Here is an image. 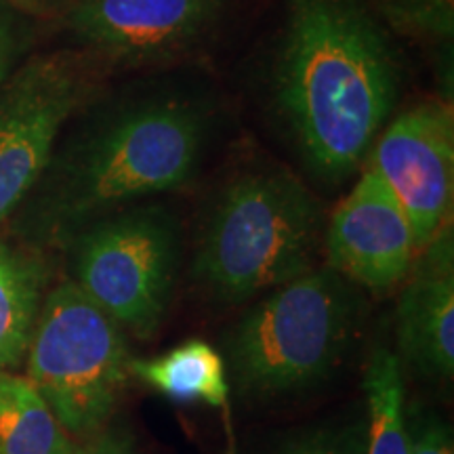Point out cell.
<instances>
[{"label": "cell", "instance_id": "obj_21", "mask_svg": "<svg viewBox=\"0 0 454 454\" xmlns=\"http://www.w3.org/2000/svg\"><path fill=\"white\" fill-rule=\"evenodd\" d=\"M17 13L27 20H61L66 0H7Z\"/></svg>", "mask_w": 454, "mask_h": 454}, {"label": "cell", "instance_id": "obj_13", "mask_svg": "<svg viewBox=\"0 0 454 454\" xmlns=\"http://www.w3.org/2000/svg\"><path fill=\"white\" fill-rule=\"evenodd\" d=\"M47 278L41 253L0 238V372L20 366L27 354Z\"/></svg>", "mask_w": 454, "mask_h": 454}, {"label": "cell", "instance_id": "obj_15", "mask_svg": "<svg viewBox=\"0 0 454 454\" xmlns=\"http://www.w3.org/2000/svg\"><path fill=\"white\" fill-rule=\"evenodd\" d=\"M366 454H408L404 371L387 345H377L364 372Z\"/></svg>", "mask_w": 454, "mask_h": 454}, {"label": "cell", "instance_id": "obj_2", "mask_svg": "<svg viewBox=\"0 0 454 454\" xmlns=\"http://www.w3.org/2000/svg\"><path fill=\"white\" fill-rule=\"evenodd\" d=\"M208 114L179 95L112 101L51 158V217L87 227L145 198L181 190L200 168Z\"/></svg>", "mask_w": 454, "mask_h": 454}, {"label": "cell", "instance_id": "obj_7", "mask_svg": "<svg viewBox=\"0 0 454 454\" xmlns=\"http://www.w3.org/2000/svg\"><path fill=\"white\" fill-rule=\"evenodd\" d=\"M99 64L90 51H51L0 82V225L41 184L59 135L90 104Z\"/></svg>", "mask_w": 454, "mask_h": 454}, {"label": "cell", "instance_id": "obj_20", "mask_svg": "<svg viewBox=\"0 0 454 454\" xmlns=\"http://www.w3.org/2000/svg\"><path fill=\"white\" fill-rule=\"evenodd\" d=\"M76 454H145V450L127 425H106L76 446Z\"/></svg>", "mask_w": 454, "mask_h": 454}, {"label": "cell", "instance_id": "obj_12", "mask_svg": "<svg viewBox=\"0 0 454 454\" xmlns=\"http://www.w3.org/2000/svg\"><path fill=\"white\" fill-rule=\"evenodd\" d=\"M129 372L177 404L219 408L230 425V374L223 356L207 340L192 339L152 360H130Z\"/></svg>", "mask_w": 454, "mask_h": 454}, {"label": "cell", "instance_id": "obj_19", "mask_svg": "<svg viewBox=\"0 0 454 454\" xmlns=\"http://www.w3.org/2000/svg\"><path fill=\"white\" fill-rule=\"evenodd\" d=\"M408 454H454L450 423L434 412H421L408 421Z\"/></svg>", "mask_w": 454, "mask_h": 454}, {"label": "cell", "instance_id": "obj_3", "mask_svg": "<svg viewBox=\"0 0 454 454\" xmlns=\"http://www.w3.org/2000/svg\"><path fill=\"white\" fill-rule=\"evenodd\" d=\"M325 227L320 202L297 175L253 164L213 198L192 274L215 301L242 303L314 270Z\"/></svg>", "mask_w": 454, "mask_h": 454}, {"label": "cell", "instance_id": "obj_18", "mask_svg": "<svg viewBox=\"0 0 454 454\" xmlns=\"http://www.w3.org/2000/svg\"><path fill=\"white\" fill-rule=\"evenodd\" d=\"M32 26L7 0H0V82L15 70L30 47Z\"/></svg>", "mask_w": 454, "mask_h": 454}, {"label": "cell", "instance_id": "obj_6", "mask_svg": "<svg viewBox=\"0 0 454 454\" xmlns=\"http://www.w3.org/2000/svg\"><path fill=\"white\" fill-rule=\"evenodd\" d=\"M179 219L162 204H130L87 227L74 248L78 288L122 331L150 339L179 270Z\"/></svg>", "mask_w": 454, "mask_h": 454}, {"label": "cell", "instance_id": "obj_17", "mask_svg": "<svg viewBox=\"0 0 454 454\" xmlns=\"http://www.w3.org/2000/svg\"><path fill=\"white\" fill-rule=\"evenodd\" d=\"M366 417L294 431L259 454H366Z\"/></svg>", "mask_w": 454, "mask_h": 454}, {"label": "cell", "instance_id": "obj_10", "mask_svg": "<svg viewBox=\"0 0 454 454\" xmlns=\"http://www.w3.org/2000/svg\"><path fill=\"white\" fill-rule=\"evenodd\" d=\"M225 0H66L61 20L99 59L145 64L194 47Z\"/></svg>", "mask_w": 454, "mask_h": 454}, {"label": "cell", "instance_id": "obj_14", "mask_svg": "<svg viewBox=\"0 0 454 454\" xmlns=\"http://www.w3.org/2000/svg\"><path fill=\"white\" fill-rule=\"evenodd\" d=\"M0 454H76L44 397L13 372H0Z\"/></svg>", "mask_w": 454, "mask_h": 454}, {"label": "cell", "instance_id": "obj_11", "mask_svg": "<svg viewBox=\"0 0 454 454\" xmlns=\"http://www.w3.org/2000/svg\"><path fill=\"white\" fill-rule=\"evenodd\" d=\"M397 301V360L425 381L454 377V238L446 225L419 251Z\"/></svg>", "mask_w": 454, "mask_h": 454}, {"label": "cell", "instance_id": "obj_1", "mask_svg": "<svg viewBox=\"0 0 454 454\" xmlns=\"http://www.w3.org/2000/svg\"><path fill=\"white\" fill-rule=\"evenodd\" d=\"M397 95L400 66L366 0H286L274 99L316 177L360 168Z\"/></svg>", "mask_w": 454, "mask_h": 454}, {"label": "cell", "instance_id": "obj_9", "mask_svg": "<svg viewBox=\"0 0 454 454\" xmlns=\"http://www.w3.org/2000/svg\"><path fill=\"white\" fill-rule=\"evenodd\" d=\"M322 244L328 268L372 294L400 286L419 254L406 211L371 167L337 204Z\"/></svg>", "mask_w": 454, "mask_h": 454}, {"label": "cell", "instance_id": "obj_4", "mask_svg": "<svg viewBox=\"0 0 454 454\" xmlns=\"http://www.w3.org/2000/svg\"><path fill=\"white\" fill-rule=\"evenodd\" d=\"M362 317V291L328 265L280 284L225 337L230 385L257 404L320 387L354 348Z\"/></svg>", "mask_w": 454, "mask_h": 454}, {"label": "cell", "instance_id": "obj_5", "mask_svg": "<svg viewBox=\"0 0 454 454\" xmlns=\"http://www.w3.org/2000/svg\"><path fill=\"white\" fill-rule=\"evenodd\" d=\"M27 381L70 438L104 429L129 381L122 328L78 288L61 282L44 294L27 345Z\"/></svg>", "mask_w": 454, "mask_h": 454}, {"label": "cell", "instance_id": "obj_8", "mask_svg": "<svg viewBox=\"0 0 454 454\" xmlns=\"http://www.w3.org/2000/svg\"><path fill=\"white\" fill-rule=\"evenodd\" d=\"M377 170L411 221L423 251L452 223L454 112L446 101H423L385 124L371 150Z\"/></svg>", "mask_w": 454, "mask_h": 454}, {"label": "cell", "instance_id": "obj_16", "mask_svg": "<svg viewBox=\"0 0 454 454\" xmlns=\"http://www.w3.org/2000/svg\"><path fill=\"white\" fill-rule=\"evenodd\" d=\"M368 7L391 30L427 43L450 41L454 0H366Z\"/></svg>", "mask_w": 454, "mask_h": 454}]
</instances>
